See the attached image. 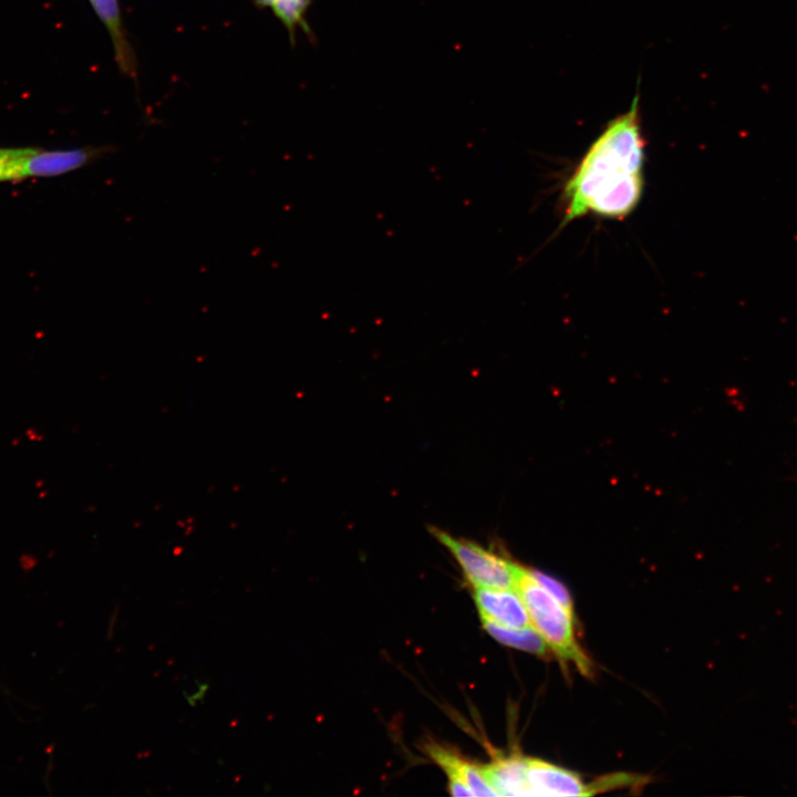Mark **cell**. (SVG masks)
Masks as SVG:
<instances>
[{
    "label": "cell",
    "mask_w": 797,
    "mask_h": 797,
    "mask_svg": "<svg viewBox=\"0 0 797 797\" xmlns=\"http://www.w3.org/2000/svg\"><path fill=\"white\" fill-rule=\"evenodd\" d=\"M432 535L455 558L467 581L475 588L516 590L520 566L473 541L431 528Z\"/></svg>",
    "instance_id": "3957f363"
},
{
    "label": "cell",
    "mask_w": 797,
    "mask_h": 797,
    "mask_svg": "<svg viewBox=\"0 0 797 797\" xmlns=\"http://www.w3.org/2000/svg\"><path fill=\"white\" fill-rule=\"evenodd\" d=\"M531 573L552 597H555L569 612L573 614V603L571 597L561 582L540 571L531 570Z\"/></svg>",
    "instance_id": "7c38bea8"
},
{
    "label": "cell",
    "mask_w": 797,
    "mask_h": 797,
    "mask_svg": "<svg viewBox=\"0 0 797 797\" xmlns=\"http://www.w3.org/2000/svg\"><path fill=\"white\" fill-rule=\"evenodd\" d=\"M427 755L445 772L453 796H498L484 777L480 766L437 743L425 745Z\"/></svg>",
    "instance_id": "5b68a950"
},
{
    "label": "cell",
    "mask_w": 797,
    "mask_h": 797,
    "mask_svg": "<svg viewBox=\"0 0 797 797\" xmlns=\"http://www.w3.org/2000/svg\"><path fill=\"white\" fill-rule=\"evenodd\" d=\"M498 796H532L526 775V758L511 754L480 766Z\"/></svg>",
    "instance_id": "9c48e42d"
},
{
    "label": "cell",
    "mask_w": 797,
    "mask_h": 797,
    "mask_svg": "<svg viewBox=\"0 0 797 797\" xmlns=\"http://www.w3.org/2000/svg\"><path fill=\"white\" fill-rule=\"evenodd\" d=\"M516 590L526 605L532 628L547 645L561 659L573 661L580 671L588 672L589 662L576 640L575 614L537 581L531 570L521 568Z\"/></svg>",
    "instance_id": "7a4b0ae2"
},
{
    "label": "cell",
    "mask_w": 797,
    "mask_h": 797,
    "mask_svg": "<svg viewBox=\"0 0 797 797\" xmlns=\"http://www.w3.org/2000/svg\"><path fill=\"white\" fill-rule=\"evenodd\" d=\"M21 147L0 148V182H18V163Z\"/></svg>",
    "instance_id": "4fadbf2b"
},
{
    "label": "cell",
    "mask_w": 797,
    "mask_h": 797,
    "mask_svg": "<svg viewBox=\"0 0 797 797\" xmlns=\"http://www.w3.org/2000/svg\"><path fill=\"white\" fill-rule=\"evenodd\" d=\"M473 598L480 619L515 629L531 625L526 605L517 590L475 588Z\"/></svg>",
    "instance_id": "8992f818"
},
{
    "label": "cell",
    "mask_w": 797,
    "mask_h": 797,
    "mask_svg": "<svg viewBox=\"0 0 797 797\" xmlns=\"http://www.w3.org/2000/svg\"><path fill=\"white\" fill-rule=\"evenodd\" d=\"M89 2L108 32L118 70L124 75L136 79L137 61L122 22L118 0H89Z\"/></svg>",
    "instance_id": "ba28073f"
},
{
    "label": "cell",
    "mask_w": 797,
    "mask_h": 797,
    "mask_svg": "<svg viewBox=\"0 0 797 797\" xmlns=\"http://www.w3.org/2000/svg\"><path fill=\"white\" fill-rule=\"evenodd\" d=\"M259 8L270 9L276 18L287 29L290 41L296 43V33L299 28L310 38L311 29L306 20V14L312 0H252Z\"/></svg>",
    "instance_id": "8fae6325"
},
{
    "label": "cell",
    "mask_w": 797,
    "mask_h": 797,
    "mask_svg": "<svg viewBox=\"0 0 797 797\" xmlns=\"http://www.w3.org/2000/svg\"><path fill=\"white\" fill-rule=\"evenodd\" d=\"M484 629L498 642L537 655H546L548 645L532 625L515 629L482 619Z\"/></svg>",
    "instance_id": "30bf717a"
},
{
    "label": "cell",
    "mask_w": 797,
    "mask_h": 797,
    "mask_svg": "<svg viewBox=\"0 0 797 797\" xmlns=\"http://www.w3.org/2000/svg\"><path fill=\"white\" fill-rule=\"evenodd\" d=\"M526 775L532 796H587V787L573 772L548 762L526 758Z\"/></svg>",
    "instance_id": "52a82bcc"
},
{
    "label": "cell",
    "mask_w": 797,
    "mask_h": 797,
    "mask_svg": "<svg viewBox=\"0 0 797 797\" xmlns=\"http://www.w3.org/2000/svg\"><path fill=\"white\" fill-rule=\"evenodd\" d=\"M115 152L111 145L69 149L22 147L19 182L31 177H56L91 165Z\"/></svg>",
    "instance_id": "277c9868"
},
{
    "label": "cell",
    "mask_w": 797,
    "mask_h": 797,
    "mask_svg": "<svg viewBox=\"0 0 797 797\" xmlns=\"http://www.w3.org/2000/svg\"><path fill=\"white\" fill-rule=\"evenodd\" d=\"M645 143L640 99L611 120L591 143L563 189V224L588 214L621 218L639 204L643 192Z\"/></svg>",
    "instance_id": "6da1fadb"
}]
</instances>
